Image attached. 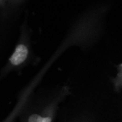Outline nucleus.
<instances>
[{
	"label": "nucleus",
	"instance_id": "obj_1",
	"mask_svg": "<svg viewBox=\"0 0 122 122\" xmlns=\"http://www.w3.org/2000/svg\"><path fill=\"white\" fill-rule=\"evenodd\" d=\"M28 49L24 45H23V44L18 45L16 47L13 54L10 58V63L14 66L20 65L26 59L28 56Z\"/></svg>",
	"mask_w": 122,
	"mask_h": 122
},
{
	"label": "nucleus",
	"instance_id": "obj_2",
	"mask_svg": "<svg viewBox=\"0 0 122 122\" xmlns=\"http://www.w3.org/2000/svg\"><path fill=\"white\" fill-rule=\"evenodd\" d=\"M29 122H51V118L42 117L37 114H32L29 118Z\"/></svg>",
	"mask_w": 122,
	"mask_h": 122
}]
</instances>
